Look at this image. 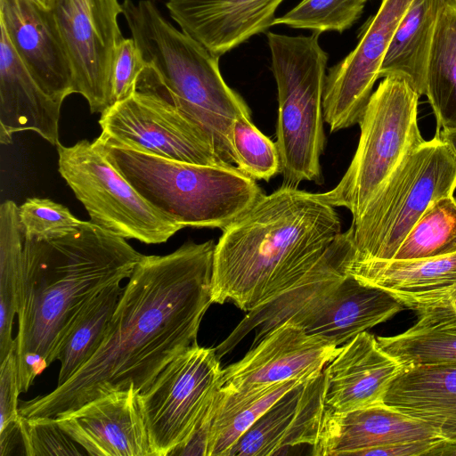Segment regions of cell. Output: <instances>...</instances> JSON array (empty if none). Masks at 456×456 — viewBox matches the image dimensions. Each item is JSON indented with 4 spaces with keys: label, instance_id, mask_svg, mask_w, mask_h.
Here are the masks:
<instances>
[{
    "label": "cell",
    "instance_id": "ac0fdd59",
    "mask_svg": "<svg viewBox=\"0 0 456 456\" xmlns=\"http://www.w3.org/2000/svg\"><path fill=\"white\" fill-rule=\"evenodd\" d=\"M323 371L294 387L272 405L237 441L228 456H267L299 444L314 447L327 405Z\"/></svg>",
    "mask_w": 456,
    "mask_h": 456
},
{
    "label": "cell",
    "instance_id": "b9f144b4",
    "mask_svg": "<svg viewBox=\"0 0 456 456\" xmlns=\"http://www.w3.org/2000/svg\"><path fill=\"white\" fill-rule=\"evenodd\" d=\"M365 1L367 2L368 0H365Z\"/></svg>",
    "mask_w": 456,
    "mask_h": 456
},
{
    "label": "cell",
    "instance_id": "f1b7e54d",
    "mask_svg": "<svg viewBox=\"0 0 456 456\" xmlns=\"http://www.w3.org/2000/svg\"><path fill=\"white\" fill-rule=\"evenodd\" d=\"M24 242L19 206L5 200L0 206V362L16 348L12 325L20 304Z\"/></svg>",
    "mask_w": 456,
    "mask_h": 456
},
{
    "label": "cell",
    "instance_id": "4316f807",
    "mask_svg": "<svg viewBox=\"0 0 456 456\" xmlns=\"http://www.w3.org/2000/svg\"><path fill=\"white\" fill-rule=\"evenodd\" d=\"M425 95L436 115V128L456 129V0H444L438 13Z\"/></svg>",
    "mask_w": 456,
    "mask_h": 456
},
{
    "label": "cell",
    "instance_id": "277c9868",
    "mask_svg": "<svg viewBox=\"0 0 456 456\" xmlns=\"http://www.w3.org/2000/svg\"><path fill=\"white\" fill-rule=\"evenodd\" d=\"M122 8L145 63L135 89L174 107L208 135L225 165L235 166L232 126L250 110L224 80L219 57L174 27L151 1L124 0Z\"/></svg>",
    "mask_w": 456,
    "mask_h": 456
},
{
    "label": "cell",
    "instance_id": "7c38bea8",
    "mask_svg": "<svg viewBox=\"0 0 456 456\" xmlns=\"http://www.w3.org/2000/svg\"><path fill=\"white\" fill-rule=\"evenodd\" d=\"M99 138L111 144L168 159L204 166H228L217 156L208 135L174 107L136 90L115 102L99 119Z\"/></svg>",
    "mask_w": 456,
    "mask_h": 456
},
{
    "label": "cell",
    "instance_id": "6da1fadb",
    "mask_svg": "<svg viewBox=\"0 0 456 456\" xmlns=\"http://www.w3.org/2000/svg\"><path fill=\"white\" fill-rule=\"evenodd\" d=\"M215 247L213 240L187 242L167 255H142L97 352L68 381L22 402L20 414L56 418L110 393L145 391L173 359L197 344L213 303Z\"/></svg>",
    "mask_w": 456,
    "mask_h": 456
},
{
    "label": "cell",
    "instance_id": "d590c367",
    "mask_svg": "<svg viewBox=\"0 0 456 456\" xmlns=\"http://www.w3.org/2000/svg\"><path fill=\"white\" fill-rule=\"evenodd\" d=\"M18 359L15 349L0 362V455L8 454L10 445L20 434L18 397L20 394Z\"/></svg>",
    "mask_w": 456,
    "mask_h": 456
},
{
    "label": "cell",
    "instance_id": "484cf974",
    "mask_svg": "<svg viewBox=\"0 0 456 456\" xmlns=\"http://www.w3.org/2000/svg\"><path fill=\"white\" fill-rule=\"evenodd\" d=\"M306 379L232 390L221 387L208 419V456H228L240 436L281 396Z\"/></svg>",
    "mask_w": 456,
    "mask_h": 456
},
{
    "label": "cell",
    "instance_id": "4fadbf2b",
    "mask_svg": "<svg viewBox=\"0 0 456 456\" xmlns=\"http://www.w3.org/2000/svg\"><path fill=\"white\" fill-rule=\"evenodd\" d=\"M64 43L75 94L88 102L92 113L110 103V80L117 47L124 38L118 24L123 13L118 0H48Z\"/></svg>",
    "mask_w": 456,
    "mask_h": 456
},
{
    "label": "cell",
    "instance_id": "7402d4cb",
    "mask_svg": "<svg viewBox=\"0 0 456 456\" xmlns=\"http://www.w3.org/2000/svg\"><path fill=\"white\" fill-rule=\"evenodd\" d=\"M0 29V142L9 144L13 134L33 131L57 146L62 103L39 86Z\"/></svg>",
    "mask_w": 456,
    "mask_h": 456
},
{
    "label": "cell",
    "instance_id": "83f0119b",
    "mask_svg": "<svg viewBox=\"0 0 456 456\" xmlns=\"http://www.w3.org/2000/svg\"><path fill=\"white\" fill-rule=\"evenodd\" d=\"M124 287L111 284L88 300L68 328L59 347L57 387L68 381L101 346Z\"/></svg>",
    "mask_w": 456,
    "mask_h": 456
},
{
    "label": "cell",
    "instance_id": "cb8c5ba5",
    "mask_svg": "<svg viewBox=\"0 0 456 456\" xmlns=\"http://www.w3.org/2000/svg\"><path fill=\"white\" fill-rule=\"evenodd\" d=\"M346 272L412 309L456 285V253L419 259L357 261Z\"/></svg>",
    "mask_w": 456,
    "mask_h": 456
},
{
    "label": "cell",
    "instance_id": "8fae6325",
    "mask_svg": "<svg viewBox=\"0 0 456 456\" xmlns=\"http://www.w3.org/2000/svg\"><path fill=\"white\" fill-rule=\"evenodd\" d=\"M219 359L216 348L193 345L139 393L152 456L171 455L206 416L221 387Z\"/></svg>",
    "mask_w": 456,
    "mask_h": 456
},
{
    "label": "cell",
    "instance_id": "836d02e7",
    "mask_svg": "<svg viewBox=\"0 0 456 456\" xmlns=\"http://www.w3.org/2000/svg\"><path fill=\"white\" fill-rule=\"evenodd\" d=\"M19 220L24 237L35 240L66 235L81 223L65 206L37 197L28 198L19 206Z\"/></svg>",
    "mask_w": 456,
    "mask_h": 456
},
{
    "label": "cell",
    "instance_id": "7a4b0ae2",
    "mask_svg": "<svg viewBox=\"0 0 456 456\" xmlns=\"http://www.w3.org/2000/svg\"><path fill=\"white\" fill-rule=\"evenodd\" d=\"M335 207L283 186L263 194L216 244L212 301L249 312L294 287L341 233Z\"/></svg>",
    "mask_w": 456,
    "mask_h": 456
},
{
    "label": "cell",
    "instance_id": "1f68e13d",
    "mask_svg": "<svg viewBox=\"0 0 456 456\" xmlns=\"http://www.w3.org/2000/svg\"><path fill=\"white\" fill-rule=\"evenodd\" d=\"M235 167L254 180L268 182L280 174L281 160L276 145L256 128L250 112L240 114L231 131Z\"/></svg>",
    "mask_w": 456,
    "mask_h": 456
},
{
    "label": "cell",
    "instance_id": "8d00e7d4",
    "mask_svg": "<svg viewBox=\"0 0 456 456\" xmlns=\"http://www.w3.org/2000/svg\"><path fill=\"white\" fill-rule=\"evenodd\" d=\"M144 67L145 63L133 37H124L117 47L112 66L111 105L129 97L135 91L137 79Z\"/></svg>",
    "mask_w": 456,
    "mask_h": 456
},
{
    "label": "cell",
    "instance_id": "30bf717a",
    "mask_svg": "<svg viewBox=\"0 0 456 456\" xmlns=\"http://www.w3.org/2000/svg\"><path fill=\"white\" fill-rule=\"evenodd\" d=\"M58 170L90 221L125 239L166 242L183 227L145 200L93 142L57 145Z\"/></svg>",
    "mask_w": 456,
    "mask_h": 456
},
{
    "label": "cell",
    "instance_id": "ba28073f",
    "mask_svg": "<svg viewBox=\"0 0 456 456\" xmlns=\"http://www.w3.org/2000/svg\"><path fill=\"white\" fill-rule=\"evenodd\" d=\"M455 190L456 157L435 134L401 163L352 221L353 262L393 259L429 204Z\"/></svg>",
    "mask_w": 456,
    "mask_h": 456
},
{
    "label": "cell",
    "instance_id": "d6a6232c",
    "mask_svg": "<svg viewBox=\"0 0 456 456\" xmlns=\"http://www.w3.org/2000/svg\"><path fill=\"white\" fill-rule=\"evenodd\" d=\"M365 0H302L283 16L275 18L274 25L309 29L321 34L342 33L361 17Z\"/></svg>",
    "mask_w": 456,
    "mask_h": 456
},
{
    "label": "cell",
    "instance_id": "e0dca14e",
    "mask_svg": "<svg viewBox=\"0 0 456 456\" xmlns=\"http://www.w3.org/2000/svg\"><path fill=\"white\" fill-rule=\"evenodd\" d=\"M91 456H152L134 387L107 394L54 418Z\"/></svg>",
    "mask_w": 456,
    "mask_h": 456
},
{
    "label": "cell",
    "instance_id": "603a6c76",
    "mask_svg": "<svg viewBox=\"0 0 456 456\" xmlns=\"http://www.w3.org/2000/svg\"><path fill=\"white\" fill-rule=\"evenodd\" d=\"M384 403L425 422L456 444V363L403 368Z\"/></svg>",
    "mask_w": 456,
    "mask_h": 456
},
{
    "label": "cell",
    "instance_id": "e575fe53",
    "mask_svg": "<svg viewBox=\"0 0 456 456\" xmlns=\"http://www.w3.org/2000/svg\"><path fill=\"white\" fill-rule=\"evenodd\" d=\"M20 440L27 456H71L87 454L54 418H28L20 414Z\"/></svg>",
    "mask_w": 456,
    "mask_h": 456
},
{
    "label": "cell",
    "instance_id": "8992f818",
    "mask_svg": "<svg viewBox=\"0 0 456 456\" xmlns=\"http://www.w3.org/2000/svg\"><path fill=\"white\" fill-rule=\"evenodd\" d=\"M122 176L153 208L183 228L224 230L264 193L235 166H204L93 142Z\"/></svg>",
    "mask_w": 456,
    "mask_h": 456
},
{
    "label": "cell",
    "instance_id": "f35d334b",
    "mask_svg": "<svg viewBox=\"0 0 456 456\" xmlns=\"http://www.w3.org/2000/svg\"><path fill=\"white\" fill-rule=\"evenodd\" d=\"M446 440L434 438L404 442L385 446L370 448L360 452L357 456H419L438 455L440 449Z\"/></svg>",
    "mask_w": 456,
    "mask_h": 456
},
{
    "label": "cell",
    "instance_id": "d4e9b609",
    "mask_svg": "<svg viewBox=\"0 0 456 456\" xmlns=\"http://www.w3.org/2000/svg\"><path fill=\"white\" fill-rule=\"evenodd\" d=\"M444 0H412L389 43L379 77H404L425 95L428 62L439 11Z\"/></svg>",
    "mask_w": 456,
    "mask_h": 456
},
{
    "label": "cell",
    "instance_id": "2e32d148",
    "mask_svg": "<svg viewBox=\"0 0 456 456\" xmlns=\"http://www.w3.org/2000/svg\"><path fill=\"white\" fill-rule=\"evenodd\" d=\"M0 28L39 86L62 103L75 94L72 67L49 9L37 0H0Z\"/></svg>",
    "mask_w": 456,
    "mask_h": 456
},
{
    "label": "cell",
    "instance_id": "5b68a950",
    "mask_svg": "<svg viewBox=\"0 0 456 456\" xmlns=\"http://www.w3.org/2000/svg\"><path fill=\"white\" fill-rule=\"evenodd\" d=\"M354 231L341 232L325 256L294 287L248 312L216 348L219 358L256 330L254 344L282 324L342 346L405 307L389 293L347 273L354 259Z\"/></svg>",
    "mask_w": 456,
    "mask_h": 456
},
{
    "label": "cell",
    "instance_id": "f546056e",
    "mask_svg": "<svg viewBox=\"0 0 456 456\" xmlns=\"http://www.w3.org/2000/svg\"><path fill=\"white\" fill-rule=\"evenodd\" d=\"M456 253V198H440L427 208L393 259H419Z\"/></svg>",
    "mask_w": 456,
    "mask_h": 456
},
{
    "label": "cell",
    "instance_id": "60d3db41",
    "mask_svg": "<svg viewBox=\"0 0 456 456\" xmlns=\"http://www.w3.org/2000/svg\"><path fill=\"white\" fill-rule=\"evenodd\" d=\"M41 4L47 7L48 0H37Z\"/></svg>",
    "mask_w": 456,
    "mask_h": 456
},
{
    "label": "cell",
    "instance_id": "3957f363",
    "mask_svg": "<svg viewBox=\"0 0 456 456\" xmlns=\"http://www.w3.org/2000/svg\"><path fill=\"white\" fill-rule=\"evenodd\" d=\"M142 256L125 238L91 221H81L61 237L25 238L18 361L33 354L50 366L81 307L104 288L129 278Z\"/></svg>",
    "mask_w": 456,
    "mask_h": 456
},
{
    "label": "cell",
    "instance_id": "5bb4252c",
    "mask_svg": "<svg viewBox=\"0 0 456 456\" xmlns=\"http://www.w3.org/2000/svg\"><path fill=\"white\" fill-rule=\"evenodd\" d=\"M412 0H382L362 28L355 48L326 75L322 108L330 132L359 124L402 17Z\"/></svg>",
    "mask_w": 456,
    "mask_h": 456
},
{
    "label": "cell",
    "instance_id": "4dcf8cb0",
    "mask_svg": "<svg viewBox=\"0 0 456 456\" xmlns=\"http://www.w3.org/2000/svg\"><path fill=\"white\" fill-rule=\"evenodd\" d=\"M380 348L403 368L456 363V330L418 326L390 337H378Z\"/></svg>",
    "mask_w": 456,
    "mask_h": 456
},
{
    "label": "cell",
    "instance_id": "ab89813d",
    "mask_svg": "<svg viewBox=\"0 0 456 456\" xmlns=\"http://www.w3.org/2000/svg\"><path fill=\"white\" fill-rule=\"evenodd\" d=\"M436 134L456 157V129L436 128Z\"/></svg>",
    "mask_w": 456,
    "mask_h": 456
},
{
    "label": "cell",
    "instance_id": "9c48e42d",
    "mask_svg": "<svg viewBox=\"0 0 456 456\" xmlns=\"http://www.w3.org/2000/svg\"><path fill=\"white\" fill-rule=\"evenodd\" d=\"M419 95L400 76L383 77L359 123L354 156L338 183L320 193L333 207L347 208L353 220L401 163L425 142L418 126Z\"/></svg>",
    "mask_w": 456,
    "mask_h": 456
},
{
    "label": "cell",
    "instance_id": "ffe728a7",
    "mask_svg": "<svg viewBox=\"0 0 456 456\" xmlns=\"http://www.w3.org/2000/svg\"><path fill=\"white\" fill-rule=\"evenodd\" d=\"M403 370L377 338L362 331L342 346L323 370L325 403L335 412L384 403L390 384Z\"/></svg>",
    "mask_w": 456,
    "mask_h": 456
},
{
    "label": "cell",
    "instance_id": "9a60e30c",
    "mask_svg": "<svg viewBox=\"0 0 456 456\" xmlns=\"http://www.w3.org/2000/svg\"><path fill=\"white\" fill-rule=\"evenodd\" d=\"M340 349L283 322L254 344L241 360L223 369L221 387L243 390L311 379L321 374Z\"/></svg>",
    "mask_w": 456,
    "mask_h": 456
},
{
    "label": "cell",
    "instance_id": "d6986e66",
    "mask_svg": "<svg viewBox=\"0 0 456 456\" xmlns=\"http://www.w3.org/2000/svg\"><path fill=\"white\" fill-rule=\"evenodd\" d=\"M283 0H167L181 30L217 57L267 33Z\"/></svg>",
    "mask_w": 456,
    "mask_h": 456
},
{
    "label": "cell",
    "instance_id": "44dd1931",
    "mask_svg": "<svg viewBox=\"0 0 456 456\" xmlns=\"http://www.w3.org/2000/svg\"><path fill=\"white\" fill-rule=\"evenodd\" d=\"M434 438L443 437L425 422L385 403L348 412L327 409L312 454L357 455L370 448Z\"/></svg>",
    "mask_w": 456,
    "mask_h": 456
},
{
    "label": "cell",
    "instance_id": "52a82bcc",
    "mask_svg": "<svg viewBox=\"0 0 456 456\" xmlns=\"http://www.w3.org/2000/svg\"><path fill=\"white\" fill-rule=\"evenodd\" d=\"M266 37L278 90L275 142L282 185L297 188L305 181L321 184L328 53L317 33L292 37L267 32Z\"/></svg>",
    "mask_w": 456,
    "mask_h": 456
},
{
    "label": "cell",
    "instance_id": "74e56055",
    "mask_svg": "<svg viewBox=\"0 0 456 456\" xmlns=\"http://www.w3.org/2000/svg\"><path fill=\"white\" fill-rule=\"evenodd\" d=\"M418 326L456 330V285L444 294L414 306Z\"/></svg>",
    "mask_w": 456,
    "mask_h": 456
}]
</instances>
